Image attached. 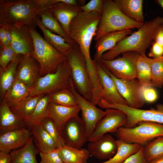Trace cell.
Listing matches in <instances>:
<instances>
[{"label": "cell", "mask_w": 163, "mask_h": 163, "mask_svg": "<svg viewBox=\"0 0 163 163\" xmlns=\"http://www.w3.org/2000/svg\"><path fill=\"white\" fill-rule=\"evenodd\" d=\"M31 90L23 82L15 79L6 93L2 101L10 107L15 106L29 96Z\"/></svg>", "instance_id": "25"}, {"label": "cell", "mask_w": 163, "mask_h": 163, "mask_svg": "<svg viewBox=\"0 0 163 163\" xmlns=\"http://www.w3.org/2000/svg\"><path fill=\"white\" fill-rule=\"evenodd\" d=\"M122 12L129 18L144 23L142 0H114Z\"/></svg>", "instance_id": "24"}, {"label": "cell", "mask_w": 163, "mask_h": 163, "mask_svg": "<svg viewBox=\"0 0 163 163\" xmlns=\"http://www.w3.org/2000/svg\"><path fill=\"white\" fill-rule=\"evenodd\" d=\"M117 151L112 158L103 162L93 163H123L136 153L141 146L137 144L128 143L119 139L117 140Z\"/></svg>", "instance_id": "31"}, {"label": "cell", "mask_w": 163, "mask_h": 163, "mask_svg": "<svg viewBox=\"0 0 163 163\" xmlns=\"http://www.w3.org/2000/svg\"><path fill=\"white\" fill-rule=\"evenodd\" d=\"M154 42L163 47V25L158 31Z\"/></svg>", "instance_id": "47"}, {"label": "cell", "mask_w": 163, "mask_h": 163, "mask_svg": "<svg viewBox=\"0 0 163 163\" xmlns=\"http://www.w3.org/2000/svg\"><path fill=\"white\" fill-rule=\"evenodd\" d=\"M104 68L113 80L119 92L126 101L129 106L140 109L144 106L145 102L140 91L142 85L137 78L131 80L118 78Z\"/></svg>", "instance_id": "13"}, {"label": "cell", "mask_w": 163, "mask_h": 163, "mask_svg": "<svg viewBox=\"0 0 163 163\" xmlns=\"http://www.w3.org/2000/svg\"><path fill=\"white\" fill-rule=\"evenodd\" d=\"M71 76V68L67 59L59 65L55 72L40 76L31 88L29 96L49 94L70 89Z\"/></svg>", "instance_id": "7"}, {"label": "cell", "mask_w": 163, "mask_h": 163, "mask_svg": "<svg viewBox=\"0 0 163 163\" xmlns=\"http://www.w3.org/2000/svg\"><path fill=\"white\" fill-rule=\"evenodd\" d=\"M39 152L35 146L32 137L23 147L10 152L11 163H38L36 155Z\"/></svg>", "instance_id": "27"}, {"label": "cell", "mask_w": 163, "mask_h": 163, "mask_svg": "<svg viewBox=\"0 0 163 163\" xmlns=\"http://www.w3.org/2000/svg\"><path fill=\"white\" fill-rule=\"evenodd\" d=\"M38 11L34 0H0V26L36 27Z\"/></svg>", "instance_id": "2"}, {"label": "cell", "mask_w": 163, "mask_h": 163, "mask_svg": "<svg viewBox=\"0 0 163 163\" xmlns=\"http://www.w3.org/2000/svg\"><path fill=\"white\" fill-rule=\"evenodd\" d=\"M80 109L78 106L69 107L50 101L48 117L51 118L60 127L71 118L78 116Z\"/></svg>", "instance_id": "23"}, {"label": "cell", "mask_w": 163, "mask_h": 163, "mask_svg": "<svg viewBox=\"0 0 163 163\" xmlns=\"http://www.w3.org/2000/svg\"><path fill=\"white\" fill-rule=\"evenodd\" d=\"M70 89L75 97L82 111V119L85 125L88 139L98 122L106 115V111L97 108L79 93L75 89L72 79Z\"/></svg>", "instance_id": "10"}, {"label": "cell", "mask_w": 163, "mask_h": 163, "mask_svg": "<svg viewBox=\"0 0 163 163\" xmlns=\"http://www.w3.org/2000/svg\"><path fill=\"white\" fill-rule=\"evenodd\" d=\"M144 147L141 146L139 150L131 156L123 163H147L143 153Z\"/></svg>", "instance_id": "43"}, {"label": "cell", "mask_w": 163, "mask_h": 163, "mask_svg": "<svg viewBox=\"0 0 163 163\" xmlns=\"http://www.w3.org/2000/svg\"><path fill=\"white\" fill-rule=\"evenodd\" d=\"M87 149L92 156L101 160H109L116 153L117 150V140L107 133L95 140L89 141Z\"/></svg>", "instance_id": "15"}, {"label": "cell", "mask_w": 163, "mask_h": 163, "mask_svg": "<svg viewBox=\"0 0 163 163\" xmlns=\"http://www.w3.org/2000/svg\"><path fill=\"white\" fill-rule=\"evenodd\" d=\"M155 2L163 8V0H157L155 1Z\"/></svg>", "instance_id": "50"}, {"label": "cell", "mask_w": 163, "mask_h": 163, "mask_svg": "<svg viewBox=\"0 0 163 163\" xmlns=\"http://www.w3.org/2000/svg\"><path fill=\"white\" fill-rule=\"evenodd\" d=\"M140 91L141 96L145 102L153 103L158 98L157 91L152 85H141Z\"/></svg>", "instance_id": "40"}, {"label": "cell", "mask_w": 163, "mask_h": 163, "mask_svg": "<svg viewBox=\"0 0 163 163\" xmlns=\"http://www.w3.org/2000/svg\"><path fill=\"white\" fill-rule=\"evenodd\" d=\"M36 27H28L32 37L34 50L32 56L40 68V76L55 72L67 57L49 44L37 31Z\"/></svg>", "instance_id": "5"}, {"label": "cell", "mask_w": 163, "mask_h": 163, "mask_svg": "<svg viewBox=\"0 0 163 163\" xmlns=\"http://www.w3.org/2000/svg\"><path fill=\"white\" fill-rule=\"evenodd\" d=\"M49 95L50 101L53 103L69 107L78 106L75 97L70 89L59 91Z\"/></svg>", "instance_id": "35"}, {"label": "cell", "mask_w": 163, "mask_h": 163, "mask_svg": "<svg viewBox=\"0 0 163 163\" xmlns=\"http://www.w3.org/2000/svg\"><path fill=\"white\" fill-rule=\"evenodd\" d=\"M37 16L44 27L52 32L64 38L72 44L75 43L66 33L61 24L47 10H39Z\"/></svg>", "instance_id": "29"}, {"label": "cell", "mask_w": 163, "mask_h": 163, "mask_svg": "<svg viewBox=\"0 0 163 163\" xmlns=\"http://www.w3.org/2000/svg\"><path fill=\"white\" fill-rule=\"evenodd\" d=\"M150 58L155 59L163 56V47L153 42L150 51L148 53Z\"/></svg>", "instance_id": "44"}, {"label": "cell", "mask_w": 163, "mask_h": 163, "mask_svg": "<svg viewBox=\"0 0 163 163\" xmlns=\"http://www.w3.org/2000/svg\"><path fill=\"white\" fill-rule=\"evenodd\" d=\"M22 56L17 54L11 46L4 48H0V67L5 69L11 62L18 59Z\"/></svg>", "instance_id": "39"}, {"label": "cell", "mask_w": 163, "mask_h": 163, "mask_svg": "<svg viewBox=\"0 0 163 163\" xmlns=\"http://www.w3.org/2000/svg\"><path fill=\"white\" fill-rule=\"evenodd\" d=\"M132 33L128 29L108 33L96 41L94 60L99 62L102 56L105 52L114 47L122 40Z\"/></svg>", "instance_id": "20"}, {"label": "cell", "mask_w": 163, "mask_h": 163, "mask_svg": "<svg viewBox=\"0 0 163 163\" xmlns=\"http://www.w3.org/2000/svg\"><path fill=\"white\" fill-rule=\"evenodd\" d=\"M101 14L97 12L82 11L72 21L69 26V35L78 46L86 63L92 60L90 48L100 22Z\"/></svg>", "instance_id": "3"}, {"label": "cell", "mask_w": 163, "mask_h": 163, "mask_svg": "<svg viewBox=\"0 0 163 163\" xmlns=\"http://www.w3.org/2000/svg\"><path fill=\"white\" fill-rule=\"evenodd\" d=\"M143 153L147 162L163 156V137H159L149 142L144 147Z\"/></svg>", "instance_id": "36"}, {"label": "cell", "mask_w": 163, "mask_h": 163, "mask_svg": "<svg viewBox=\"0 0 163 163\" xmlns=\"http://www.w3.org/2000/svg\"><path fill=\"white\" fill-rule=\"evenodd\" d=\"M36 25L43 32L45 40L58 51L66 56L72 50L74 44L68 43L62 37L47 29L37 16L36 18Z\"/></svg>", "instance_id": "26"}, {"label": "cell", "mask_w": 163, "mask_h": 163, "mask_svg": "<svg viewBox=\"0 0 163 163\" xmlns=\"http://www.w3.org/2000/svg\"><path fill=\"white\" fill-rule=\"evenodd\" d=\"M63 1L59 0L57 3L46 9L53 15L69 35V28L71 22L82 11L80 6L62 3Z\"/></svg>", "instance_id": "19"}, {"label": "cell", "mask_w": 163, "mask_h": 163, "mask_svg": "<svg viewBox=\"0 0 163 163\" xmlns=\"http://www.w3.org/2000/svg\"><path fill=\"white\" fill-rule=\"evenodd\" d=\"M57 149L64 163H88L90 155L87 149H76L66 145Z\"/></svg>", "instance_id": "28"}, {"label": "cell", "mask_w": 163, "mask_h": 163, "mask_svg": "<svg viewBox=\"0 0 163 163\" xmlns=\"http://www.w3.org/2000/svg\"><path fill=\"white\" fill-rule=\"evenodd\" d=\"M41 124L52 138L57 148L66 145L60 127L51 118L48 117L45 118Z\"/></svg>", "instance_id": "37"}, {"label": "cell", "mask_w": 163, "mask_h": 163, "mask_svg": "<svg viewBox=\"0 0 163 163\" xmlns=\"http://www.w3.org/2000/svg\"><path fill=\"white\" fill-rule=\"evenodd\" d=\"M31 137L30 130L27 126L0 133V151L10 152L21 148L25 145Z\"/></svg>", "instance_id": "18"}, {"label": "cell", "mask_w": 163, "mask_h": 163, "mask_svg": "<svg viewBox=\"0 0 163 163\" xmlns=\"http://www.w3.org/2000/svg\"><path fill=\"white\" fill-rule=\"evenodd\" d=\"M111 60H101L102 65L117 78L131 80L137 78L136 62L140 54L129 51Z\"/></svg>", "instance_id": "9"}, {"label": "cell", "mask_w": 163, "mask_h": 163, "mask_svg": "<svg viewBox=\"0 0 163 163\" xmlns=\"http://www.w3.org/2000/svg\"><path fill=\"white\" fill-rule=\"evenodd\" d=\"M115 133L118 139L145 146L153 139L163 137V124L142 121L133 127H120Z\"/></svg>", "instance_id": "8"}, {"label": "cell", "mask_w": 163, "mask_h": 163, "mask_svg": "<svg viewBox=\"0 0 163 163\" xmlns=\"http://www.w3.org/2000/svg\"><path fill=\"white\" fill-rule=\"evenodd\" d=\"M104 5V0H91L80 7L83 11L85 12H97L102 14Z\"/></svg>", "instance_id": "42"}, {"label": "cell", "mask_w": 163, "mask_h": 163, "mask_svg": "<svg viewBox=\"0 0 163 163\" xmlns=\"http://www.w3.org/2000/svg\"><path fill=\"white\" fill-rule=\"evenodd\" d=\"M60 128L63 138L67 145L80 149L88 141L85 125L82 118L78 116L68 120Z\"/></svg>", "instance_id": "12"}, {"label": "cell", "mask_w": 163, "mask_h": 163, "mask_svg": "<svg viewBox=\"0 0 163 163\" xmlns=\"http://www.w3.org/2000/svg\"><path fill=\"white\" fill-rule=\"evenodd\" d=\"M162 57H163V56H162Z\"/></svg>", "instance_id": "51"}, {"label": "cell", "mask_w": 163, "mask_h": 163, "mask_svg": "<svg viewBox=\"0 0 163 163\" xmlns=\"http://www.w3.org/2000/svg\"><path fill=\"white\" fill-rule=\"evenodd\" d=\"M40 70L39 63L33 56L23 55L17 69L15 79L31 88L40 77Z\"/></svg>", "instance_id": "14"}, {"label": "cell", "mask_w": 163, "mask_h": 163, "mask_svg": "<svg viewBox=\"0 0 163 163\" xmlns=\"http://www.w3.org/2000/svg\"><path fill=\"white\" fill-rule=\"evenodd\" d=\"M0 42L1 48H4L10 46L6 40L3 27H0Z\"/></svg>", "instance_id": "45"}, {"label": "cell", "mask_w": 163, "mask_h": 163, "mask_svg": "<svg viewBox=\"0 0 163 163\" xmlns=\"http://www.w3.org/2000/svg\"><path fill=\"white\" fill-rule=\"evenodd\" d=\"M96 63L102 87L101 99L110 104H117L128 106L126 101L119 92L113 80L100 62H96Z\"/></svg>", "instance_id": "17"}, {"label": "cell", "mask_w": 163, "mask_h": 163, "mask_svg": "<svg viewBox=\"0 0 163 163\" xmlns=\"http://www.w3.org/2000/svg\"><path fill=\"white\" fill-rule=\"evenodd\" d=\"M105 111L106 115L96 125L88 139L89 142L95 140L108 133H115L119 128L124 126L126 123L127 117L123 111L112 108L106 109Z\"/></svg>", "instance_id": "11"}, {"label": "cell", "mask_w": 163, "mask_h": 163, "mask_svg": "<svg viewBox=\"0 0 163 163\" xmlns=\"http://www.w3.org/2000/svg\"><path fill=\"white\" fill-rule=\"evenodd\" d=\"M40 163H64L59 155L57 149L47 153L39 152Z\"/></svg>", "instance_id": "41"}, {"label": "cell", "mask_w": 163, "mask_h": 163, "mask_svg": "<svg viewBox=\"0 0 163 163\" xmlns=\"http://www.w3.org/2000/svg\"><path fill=\"white\" fill-rule=\"evenodd\" d=\"M152 59L146 55L143 56L140 55L137 59L136 78L142 85H152L151 83V66Z\"/></svg>", "instance_id": "34"}, {"label": "cell", "mask_w": 163, "mask_h": 163, "mask_svg": "<svg viewBox=\"0 0 163 163\" xmlns=\"http://www.w3.org/2000/svg\"><path fill=\"white\" fill-rule=\"evenodd\" d=\"M71 69V79L78 92L91 101L92 86L88 72L84 55L76 43L66 56Z\"/></svg>", "instance_id": "6"}, {"label": "cell", "mask_w": 163, "mask_h": 163, "mask_svg": "<svg viewBox=\"0 0 163 163\" xmlns=\"http://www.w3.org/2000/svg\"><path fill=\"white\" fill-rule=\"evenodd\" d=\"M102 13L96 35L95 41L104 35L112 32L139 28L144 23L127 17L119 9L113 1L104 0Z\"/></svg>", "instance_id": "4"}, {"label": "cell", "mask_w": 163, "mask_h": 163, "mask_svg": "<svg viewBox=\"0 0 163 163\" xmlns=\"http://www.w3.org/2000/svg\"><path fill=\"white\" fill-rule=\"evenodd\" d=\"M163 25L162 17L158 16L145 22L137 31L124 38L114 47L103 54L101 60H112L119 55L129 51L146 55V49L152 45L158 31Z\"/></svg>", "instance_id": "1"}, {"label": "cell", "mask_w": 163, "mask_h": 163, "mask_svg": "<svg viewBox=\"0 0 163 163\" xmlns=\"http://www.w3.org/2000/svg\"><path fill=\"white\" fill-rule=\"evenodd\" d=\"M147 163H163V156L152 159Z\"/></svg>", "instance_id": "49"}, {"label": "cell", "mask_w": 163, "mask_h": 163, "mask_svg": "<svg viewBox=\"0 0 163 163\" xmlns=\"http://www.w3.org/2000/svg\"><path fill=\"white\" fill-rule=\"evenodd\" d=\"M43 95L29 96L17 105L10 107L11 111L24 121L33 113L39 99Z\"/></svg>", "instance_id": "33"}, {"label": "cell", "mask_w": 163, "mask_h": 163, "mask_svg": "<svg viewBox=\"0 0 163 163\" xmlns=\"http://www.w3.org/2000/svg\"><path fill=\"white\" fill-rule=\"evenodd\" d=\"M0 27H3L6 40L10 46L12 41V36L10 30L8 27L6 26Z\"/></svg>", "instance_id": "48"}, {"label": "cell", "mask_w": 163, "mask_h": 163, "mask_svg": "<svg viewBox=\"0 0 163 163\" xmlns=\"http://www.w3.org/2000/svg\"><path fill=\"white\" fill-rule=\"evenodd\" d=\"M25 126L24 121L14 114L10 107L2 101L0 106V133L20 129Z\"/></svg>", "instance_id": "21"}, {"label": "cell", "mask_w": 163, "mask_h": 163, "mask_svg": "<svg viewBox=\"0 0 163 163\" xmlns=\"http://www.w3.org/2000/svg\"><path fill=\"white\" fill-rule=\"evenodd\" d=\"M28 127L30 130L34 143L39 152L47 153L57 149L54 141L41 123Z\"/></svg>", "instance_id": "22"}, {"label": "cell", "mask_w": 163, "mask_h": 163, "mask_svg": "<svg viewBox=\"0 0 163 163\" xmlns=\"http://www.w3.org/2000/svg\"><path fill=\"white\" fill-rule=\"evenodd\" d=\"M151 83L153 87L161 88L163 86L162 56L152 59L151 66Z\"/></svg>", "instance_id": "38"}, {"label": "cell", "mask_w": 163, "mask_h": 163, "mask_svg": "<svg viewBox=\"0 0 163 163\" xmlns=\"http://www.w3.org/2000/svg\"><path fill=\"white\" fill-rule=\"evenodd\" d=\"M11 158L10 152L0 151V163H11Z\"/></svg>", "instance_id": "46"}, {"label": "cell", "mask_w": 163, "mask_h": 163, "mask_svg": "<svg viewBox=\"0 0 163 163\" xmlns=\"http://www.w3.org/2000/svg\"><path fill=\"white\" fill-rule=\"evenodd\" d=\"M22 56L18 59L11 62L5 69L0 67V96L2 101L6 93L15 79L17 69Z\"/></svg>", "instance_id": "30"}, {"label": "cell", "mask_w": 163, "mask_h": 163, "mask_svg": "<svg viewBox=\"0 0 163 163\" xmlns=\"http://www.w3.org/2000/svg\"><path fill=\"white\" fill-rule=\"evenodd\" d=\"M2 26L7 27L10 30L12 36L10 46L17 54L32 56L34 42L28 27L17 28L9 25Z\"/></svg>", "instance_id": "16"}, {"label": "cell", "mask_w": 163, "mask_h": 163, "mask_svg": "<svg viewBox=\"0 0 163 163\" xmlns=\"http://www.w3.org/2000/svg\"><path fill=\"white\" fill-rule=\"evenodd\" d=\"M50 101L48 94L44 95L40 98L33 113L24 120L27 127L40 124L44 119L48 117Z\"/></svg>", "instance_id": "32"}]
</instances>
